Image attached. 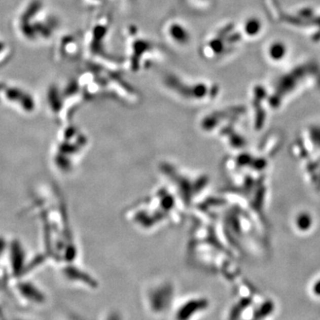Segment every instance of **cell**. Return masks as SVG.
<instances>
[{"label": "cell", "instance_id": "obj_1", "mask_svg": "<svg viewBox=\"0 0 320 320\" xmlns=\"http://www.w3.org/2000/svg\"><path fill=\"white\" fill-rule=\"evenodd\" d=\"M295 224L297 229L302 231H307L310 229L312 225V219L311 216H309L308 212H301L297 216L295 220Z\"/></svg>", "mask_w": 320, "mask_h": 320}, {"label": "cell", "instance_id": "obj_2", "mask_svg": "<svg viewBox=\"0 0 320 320\" xmlns=\"http://www.w3.org/2000/svg\"><path fill=\"white\" fill-rule=\"evenodd\" d=\"M309 136L312 140V144L315 146L320 148V127L319 126H312L310 132H309Z\"/></svg>", "mask_w": 320, "mask_h": 320}, {"label": "cell", "instance_id": "obj_3", "mask_svg": "<svg viewBox=\"0 0 320 320\" xmlns=\"http://www.w3.org/2000/svg\"><path fill=\"white\" fill-rule=\"evenodd\" d=\"M285 51L284 48L280 45H277L275 47H272V50H271V55L273 56V58L278 59V58L282 57V55L284 54Z\"/></svg>", "mask_w": 320, "mask_h": 320}, {"label": "cell", "instance_id": "obj_4", "mask_svg": "<svg viewBox=\"0 0 320 320\" xmlns=\"http://www.w3.org/2000/svg\"><path fill=\"white\" fill-rule=\"evenodd\" d=\"M246 30L250 34H255L259 30V23L256 21L248 22V24L246 26Z\"/></svg>", "mask_w": 320, "mask_h": 320}]
</instances>
